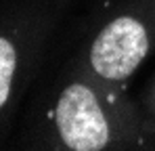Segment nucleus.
<instances>
[{"mask_svg": "<svg viewBox=\"0 0 155 151\" xmlns=\"http://www.w3.org/2000/svg\"><path fill=\"white\" fill-rule=\"evenodd\" d=\"M57 124L65 145L74 151H97L109 141L97 97L84 84H71L63 90L57 105Z\"/></svg>", "mask_w": 155, "mask_h": 151, "instance_id": "nucleus-1", "label": "nucleus"}, {"mask_svg": "<svg viewBox=\"0 0 155 151\" xmlns=\"http://www.w3.org/2000/svg\"><path fill=\"white\" fill-rule=\"evenodd\" d=\"M147 52V34L132 17H120L105 27L94 40L90 61L99 76L107 80H124Z\"/></svg>", "mask_w": 155, "mask_h": 151, "instance_id": "nucleus-2", "label": "nucleus"}, {"mask_svg": "<svg viewBox=\"0 0 155 151\" xmlns=\"http://www.w3.org/2000/svg\"><path fill=\"white\" fill-rule=\"evenodd\" d=\"M15 63H17V57H15L13 44L8 40L0 38V107L6 103V97H8Z\"/></svg>", "mask_w": 155, "mask_h": 151, "instance_id": "nucleus-3", "label": "nucleus"}]
</instances>
